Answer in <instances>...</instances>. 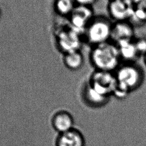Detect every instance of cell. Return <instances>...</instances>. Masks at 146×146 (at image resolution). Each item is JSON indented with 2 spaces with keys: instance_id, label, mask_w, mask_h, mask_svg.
I'll return each instance as SVG.
<instances>
[{
  "instance_id": "11",
  "label": "cell",
  "mask_w": 146,
  "mask_h": 146,
  "mask_svg": "<svg viewBox=\"0 0 146 146\" xmlns=\"http://www.w3.org/2000/svg\"><path fill=\"white\" fill-rule=\"evenodd\" d=\"M51 123L54 129L59 133L67 132L74 128L72 116L65 110L56 112L52 117Z\"/></svg>"
},
{
  "instance_id": "3",
  "label": "cell",
  "mask_w": 146,
  "mask_h": 146,
  "mask_svg": "<svg viewBox=\"0 0 146 146\" xmlns=\"http://www.w3.org/2000/svg\"><path fill=\"white\" fill-rule=\"evenodd\" d=\"M113 22L103 15L95 16L87 26L83 39L91 47L111 40Z\"/></svg>"
},
{
  "instance_id": "2",
  "label": "cell",
  "mask_w": 146,
  "mask_h": 146,
  "mask_svg": "<svg viewBox=\"0 0 146 146\" xmlns=\"http://www.w3.org/2000/svg\"><path fill=\"white\" fill-rule=\"evenodd\" d=\"M114 74L117 82L115 89L124 93L135 91L144 84V71L136 62H121Z\"/></svg>"
},
{
  "instance_id": "1",
  "label": "cell",
  "mask_w": 146,
  "mask_h": 146,
  "mask_svg": "<svg viewBox=\"0 0 146 146\" xmlns=\"http://www.w3.org/2000/svg\"><path fill=\"white\" fill-rule=\"evenodd\" d=\"M89 58L95 70L113 72L122 62L116 44L111 40L92 46Z\"/></svg>"
},
{
  "instance_id": "4",
  "label": "cell",
  "mask_w": 146,
  "mask_h": 146,
  "mask_svg": "<svg viewBox=\"0 0 146 146\" xmlns=\"http://www.w3.org/2000/svg\"><path fill=\"white\" fill-rule=\"evenodd\" d=\"M87 82L95 90L106 96L112 95L117 85L114 72L96 70Z\"/></svg>"
},
{
  "instance_id": "15",
  "label": "cell",
  "mask_w": 146,
  "mask_h": 146,
  "mask_svg": "<svg viewBox=\"0 0 146 146\" xmlns=\"http://www.w3.org/2000/svg\"><path fill=\"white\" fill-rule=\"evenodd\" d=\"M76 4L74 0H54V9L56 14L68 17L75 9Z\"/></svg>"
},
{
  "instance_id": "18",
  "label": "cell",
  "mask_w": 146,
  "mask_h": 146,
  "mask_svg": "<svg viewBox=\"0 0 146 146\" xmlns=\"http://www.w3.org/2000/svg\"><path fill=\"white\" fill-rule=\"evenodd\" d=\"M134 4H137L144 2H146V0H131Z\"/></svg>"
},
{
  "instance_id": "6",
  "label": "cell",
  "mask_w": 146,
  "mask_h": 146,
  "mask_svg": "<svg viewBox=\"0 0 146 146\" xmlns=\"http://www.w3.org/2000/svg\"><path fill=\"white\" fill-rule=\"evenodd\" d=\"M95 16L92 6L76 5L68 17V26L83 36L86 29Z\"/></svg>"
},
{
  "instance_id": "14",
  "label": "cell",
  "mask_w": 146,
  "mask_h": 146,
  "mask_svg": "<svg viewBox=\"0 0 146 146\" xmlns=\"http://www.w3.org/2000/svg\"><path fill=\"white\" fill-rule=\"evenodd\" d=\"M129 22L134 26L146 24V2L135 4Z\"/></svg>"
},
{
  "instance_id": "9",
  "label": "cell",
  "mask_w": 146,
  "mask_h": 146,
  "mask_svg": "<svg viewBox=\"0 0 146 146\" xmlns=\"http://www.w3.org/2000/svg\"><path fill=\"white\" fill-rule=\"evenodd\" d=\"M56 146H86V140L83 133L79 129H72L59 133L56 139Z\"/></svg>"
},
{
  "instance_id": "16",
  "label": "cell",
  "mask_w": 146,
  "mask_h": 146,
  "mask_svg": "<svg viewBox=\"0 0 146 146\" xmlns=\"http://www.w3.org/2000/svg\"><path fill=\"white\" fill-rule=\"evenodd\" d=\"M133 41L140 56H143L146 52V38H135Z\"/></svg>"
},
{
  "instance_id": "7",
  "label": "cell",
  "mask_w": 146,
  "mask_h": 146,
  "mask_svg": "<svg viewBox=\"0 0 146 146\" xmlns=\"http://www.w3.org/2000/svg\"><path fill=\"white\" fill-rule=\"evenodd\" d=\"M134 6L131 0H109L107 11L113 22L129 21Z\"/></svg>"
},
{
  "instance_id": "19",
  "label": "cell",
  "mask_w": 146,
  "mask_h": 146,
  "mask_svg": "<svg viewBox=\"0 0 146 146\" xmlns=\"http://www.w3.org/2000/svg\"><path fill=\"white\" fill-rule=\"evenodd\" d=\"M143 62L144 63V64L146 66V52L145 54L143 56Z\"/></svg>"
},
{
  "instance_id": "20",
  "label": "cell",
  "mask_w": 146,
  "mask_h": 146,
  "mask_svg": "<svg viewBox=\"0 0 146 146\" xmlns=\"http://www.w3.org/2000/svg\"><path fill=\"white\" fill-rule=\"evenodd\" d=\"M1 10L0 8V19H1Z\"/></svg>"
},
{
  "instance_id": "13",
  "label": "cell",
  "mask_w": 146,
  "mask_h": 146,
  "mask_svg": "<svg viewBox=\"0 0 146 146\" xmlns=\"http://www.w3.org/2000/svg\"><path fill=\"white\" fill-rule=\"evenodd\" d=\"M63 62L68 69L76 71L83 66L84 58L80 50H77L64 54Z\"/></svg>"
},
{
  "instance_id": "5",
  "label": "cell",
  "mask_w": 146,
  "mask_h": 146,
  "mask_svg": "<svg viewBox=\"0 0 146 146\" xmlns=\"http://www.w3.org/2000/svg\"><path fill=\"white\" fill-rule=\"evenodd\" d=\"M55 39L58 49L63 54L80 50L83 40L82 36L69 26L60 29L56 34Z\"/></svg>"
},
{
  "instance_id": "12",
  "label": "cell",
  "mask_w": 146,
  "mask_h": 146,
  "mask_svg": "<svg viewBox=\"0 0 146 146\" xmlns=\"http://www.w3.org/2000/svg\"><path fill=\"white\" fill-rule=\"evenodd\" d=\"M133 39L123 40L116 43L122 62H135L140 57Z\"/></svg>"
},
{
  "instance_id": "10",
  "label": "cell",
  "mask_w": 146,
  "mask_h": 146,
  "mask_svg": "<svg viewBox=\"0 0 146 146\" xmlns=\"http://www.w3.org/2000/svg\"><path fill=\"white\" fill-rule=\"evenodd\" d=\"M111 96H106L97 92L88 82L84 86L82 91L83 102L87 107L91 108H97L103 106L109 100Z\"/></svg>"
},
{
  "instance_id": "17",
  "label": "cell",
  "mask_w": 146,
  "mask_h": 146,
  "mask_svg": "<svg viewBox=\"0 0 146 146\" xmlns=\"http://www.w3.org/2000/svg\"><path fill=\"white\" fill-rule=\"evenodd\" d=\"M76 4L78 5H83L92 6L98 0H74Z\"/></svg>"
},
{
  "instance_id": "8",
  "label": "cell",
  "mask_w": 146,
  "mask_h": 146,
  "mask_svg": "<svg viewBox=\"0 0 146 146\" xmlns=\"http://www.w3.org/2000/svg\"><path fill=\"white\" fill-rule=\"evenodd\" d=\"M134 27L129 21L113 22L111 41L117 43L123 40L133 39L135 38Z\"/></svg>"
}]
</instances>
